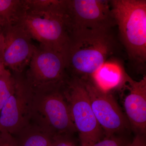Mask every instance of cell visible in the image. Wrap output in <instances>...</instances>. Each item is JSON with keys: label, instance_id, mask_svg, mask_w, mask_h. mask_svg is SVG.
I'll return each instance as SVG.
<instances>
[{"label": "cell", "instance_id": "obj_21", "mask_svg": "<svg viewBox=\"0 0 146 146\" xmlns=\"http://www.w3.org/2000/svg\"><path fill=\"white\" fill-rule=\"evenodd\" d=\"M5 46V38L2 29H0V62L3 63V56Z\"/></svg>", "mask_w": 146, "mask_h": 146}, {"label": "cell", "instance_id": "obj_7", "mask_svg": "<svg viewBox=\"0 0 146 146\" xmlns=\"http://www.w3.org/2000/svg\"><path fill=\"white\" fill-rule=\"evenodd\" d=\"M29 65L25 77L34 90L61 87L68 79L65 56L42 46L36 47Z\"/></svg>", "mask_w": 146, "mask_h": 146}, {"label": "cell", "instance_id": "obj_8", "mask_svg": "<svg viewBox=\"0 0 146 146\" xmlns=\"http://www.w3.org/2000/svg\"><path fill=\"white\" fill-rule=\"evenodd\" d=\"M13 94L0 112V133L16 136L30 123L34 91L26 77L15 74Z\"/></svg>", "mask_w": 146, "mask_h": 146}, {"label": "cell", "instance_id": "obj_2", "mask_svg": "<svg viewBox=\"0 0 146 146\" xmlns=\"http://www.w3.org/2000/svg\"><path fill=\"white\" fill-rule=\"evenodd\" d=\"M121 40L137 65L146 61V0L110 1Z\"/></svg>", "mask_w": 146, "mask_h": 146}, {"label": "cell", "instance_id": "obj_15", "mask_svg": "<svg viewBox=\"0 0 146 146\" xmlns=\"http://www.w3.org/2000/svg\"><path fill=\"white\" fill-rule=\"evenodd\" d=\"M27 11L24 0H0V18L4 26L19 23Z\"/></svg>", "mask_w": 146, "mask_h": 146}, {"label": "cell", "instance_id": "obj_9", "mask_svg": "<svg viewBox=\"0 0 146 146\" xmlns=\"http://www.w3.org/2000/svg\"><path fill=\"white\" fill-rule=\"evenodd\" d=\"M96 119L105 137L124 135L131 128L125 115L112 93L100 91L87 80H82Z\"/></svg>", "mask_w": 146, "mask_h": 146}, {"label": "cell", "instance_id": "obj_17", "mask_svg": "<svg viewBox=\"0 0 146 146\" xmlns=\"http://www.w3.org/2000/svg\"><path fill=\"white\" fill-rule=\"evenodd\" d=\"M130 142L124 135H114L86 146H128Z\"/></svg>", "mask_w": 146, "mask_h": 146}, {"label": "cell", "instance_id": "obj_18", "mask_svg": "<svg viewBox=\"0 0 146 146\" xmlns=\"http://www.w3.org/2000/svg\"><path fill=\"white\" fill-rule=\"evenodd\" d=\"M52 146H78L72 136H60L53 137Z\"/></svg>", "mask_w": 146, "mask_h": 146}, {"label": "cell", "instance_id": "obj_24", "mask_svg": "<svg viewBox=\"0 0 146 146\" xmlns=\"http://www.w3.org/2000/svg\"><path fill=\"white\" fill-rule=\"evenodd\" d=\"M0 134H1V133H0Z\"/></svg>", "mask_w": 146, "mask_h": 146}, {"label": "cell", "instance_id": "obj_1", "mask_svg": "<svg viewBox=\"0 0 146 146\" xmlns=\"http://www.w3.org/2000/svg\"><path fill=\"white\" fill-rule=\"evenodd\" d=\"M116 42L111 31L85 30L70 36L66 56L67 70L81 79L94 74L116 50Z\"/></svg>", "mask_w": 146, "mask_h": 146}, {"label": "cell", "instance_id": "obj_12", "mask_svg": "<svg viewBox=\"0 0 146 146\" xmlns=\"http://www.w3.org/2000/svg\"><path fill=\"white\" fill-rule=\"evenodd\" d=\"M128 75L122 61L111 56L87 80L97 89L106 93L121 89L125 86Z\"/></svg>", "mask_w": 146, "mask_h": 146}, {"label": "cell", "instance_id": "obj_23", "mask_svg": "<svg viewBox=\"0 0 146 146\" xmlns=\"http://www.w3.org/2000/svg\"><path fill=\"white\" fill-rule=\"evenodd\" d=\"M4 26V23L3 20L0 18V29H2Z\"/></svg>", "mask_w": 146, "mask_h": 146}, {"label": "cell", "instance_id": "obj_19", "mask_svg": "<svg viewBox=\"0 0 146 146\" xmlns=\"http://www.w3.org/2000/svg\"><path fill=\"white\" fill-rule=\"evenodd\" d=\"M0 146H18L15 136L8 133L0 134Z\"/></svg>", "mask_w": 146, "mask_h": 146}, {"label": "cell", "instance_id": "obj_22", "mask_svg": "<svg viewBox=\"0 0 146 146\" xmlns=\"http://www.w3.org/2000/svg\"><path fill=\"white\" fill-rule=\"evenodd\" d=\"M9 72L8 70L6 69L5 67L2 63L0 62V76L5 74Z\"/></svg>", "mask_w": 146, "mask_h": 146}, {"label": "cell", "instance_id": "obj_13", "mask_svg": "<svg viewBox=\"0 0 146 146\" xmlns=\"http://www.w3.org/2000/svg\"><path fill=\"white\" fill-rule=\"evenodd\" d=\"M14 136L18 146H52L53 139L50 134L32 122Z\"/></svg>", "mask_w": 146, "mask_h": 146}, {"label": "cell", "instance_id": "obj_5", "mask_svg": "<svg viewBox=\"0 0 146 146\" xmlns=\"http://www.w3.org/2000/svg\"><path fill=\"white\" fill-rule=\"evenodd\" d=\"M70 35L85 30L111 31L116 25L110 1L67 0Z\"/></svg>", "mask_w": 146, "mask_h": 146}, {"label": "cell", "instance_id": "obj_3", "mask_svg": "<svg viewBox=\"0 0 146 146\" xmlns=\"http://www.w3.org/2000/svg\"><path fill=\"white\" fill-rule=\"evenodd\" d=\"M34 90L31 122L53 137L77 132L62 87Z\"/></svg>", "mask_w": 146, "mask_h": 146}, {"label": "cell", "instance_id": "obj_14", "mask_svg": "<svg viewBox=\"0 0 146 146\" xmlns=\"http://www.w3.org/2000/svg\"><path fill=\"white\" fill-rule=\"evenodd\" d=\"M27 12L40 16L65 13L67 0H24Z\"/></svg>", "mask_w": 146, "mask_h": 146}, {"label": "cell", "instance_id": "obj_11", "mask_svg": "<svg viewBox=\"0 0 146 146\" xmlns=\"http://www.w3.org/2000/svg\"><path fill=\"white\" fill-rule=\"evenodd\" d=\"M125 86L129 94L125 98L123 106L131 128L136 134H146V76L140 81L128 76Z\"/></svg>", "mask_w": 146, "mask_h": 146}, {"label": "cell", "instance_id": "obj_10", "mask_svg": "<svg viewBox=\"0 0 146 146\" xmlns=\"http://www.w3.org/2000/svg\"><path fill=\"white\" fill-rule=\"evenodd\" d=\"M3 28L5 38L3 64L15 74H22L30 63L36 46L30 35L20 23Z\"/></svg>", "mask_w": 146, "mask_h": 146}, {"label": "cell", "instance_id": "obj_16", "mask_svg": "<svg viewBox=\"0 0 146 146\" xmlns=\"http://www.w3.org/2000/svg\"><path fill=\"white\" fill-rule=\"evenodd\" d=\"M15 78L10 72L0 76V112L13 94L15 87Z\"/></svg>", "mask_w": 146, "mask_h": 146}, {"label": "cell", "instance_id": "obj_4", "mask_svg": "<svg viewBox=\"0 0 146 146\" xmlns=\"http://www.w3.org/2000/svg\"><path fill=\"white\" fill-rule=\"evenodd\" d=\"M81 146L97 143L104 138L91 107L88 92L81 79L72 76L62 87Z\"/></svg>", "mask_w": 146, "mask_h": 146}, {"label": "cell", "instance_id": "obj_6", "mask_svg": "<svg viewBox=\"0 0 146 146\" xmlns=\"http://www.w3.org/2000/svg\"><path fill=\"white\" fill-rule=\"evenodd\" d=\"M19 23L40 46L65 56L70 44L67 12L44 16L26 12Z\"/></svg>", "mask_w": 146, "mask_h": 146}, {"label": "cell", "instance_id": "obj_20", "mask_svg": "<svg viewBox=\"0 0 146 146\" xmlns=\"http://www.w3.org/2000/svg\"><path fill=\"white\" fill-rule=\"evenodd\" d=\"M128 146H146V135L136 134Z\"/></svg>", "mask_w": 146, "mask_h": 146}]
</instances>
